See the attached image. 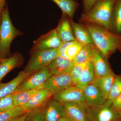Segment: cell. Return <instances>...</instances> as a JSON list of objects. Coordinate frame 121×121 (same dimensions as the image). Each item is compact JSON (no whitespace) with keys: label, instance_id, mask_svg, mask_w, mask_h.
Listing matches in <instances>:
<instances>
[{"label":"cell","instance_id":"cell-1","mask_svg":"<svg viewBox=\"0 0 121 121\" xmlns=\"http://www.w3.org/2000/svg\"><path fill=\"white\" fill-rule=\"evenodd\" d=\"M89 31L93 43L107 60L116 52L121 53V35L90 23H82Z\"/></svg>","mask_w":121,"mask_h":121},{"label":"cell","instance_id":"cell-2","mask_svg":"<svg viewBox=\"0 0 121 121\" xmlns=\"http://www.w3.org/2000/svg\"><path fill=\"white\" fill-rule=\"evenodd\" d=\"M116 1L99 0L90 11L82 14L79 22L95 24L112 31V15Z\"/></svg>","mask_w":121,"mask_h":121},{"label":"cell","instance_id":"cell-3","mask_svg":"<svg viewBox=\"0 0 121 121\" xmlns=\"http://www.w3.org/2000/svg\"><path fill=\"white\" fill-rule=\"evenodd\" d=\"M21 33L15 28L11 22L8 9L5 8L2 12L0 24V58H6L10 50L12 42Z\"/></svg>","mask_w":121,"mask_h":121},{"label":"cell","instance_id":"cell-4","mask_svg":"<svg viewBox=\"0 0 121 121\" xmlns=\"http://www.w3.org/2000/svg\"><path fill=\"white\" fill-rule=\"evenodd\" d=\"M86 112L87 121H117L121 118L118 112L112 107V101L108 100L98 106H86Z\"/></svg>","mask_w":121,"mask_h":121},{"label":"cell","instance_id":"cell-5","mask_svg":"<svg viewBox=\"0 0 121 121\" xmlns=\"http://www.w3.org/2000/svg\"><path fill=\"white\" fill-rule=\"evenodd\" d=\"M58 56L57 49L35 50L24 71L27 72H35L44 68L48 67Z\"/></svg>","mask_w":121,"mask_h":121},{"label":"cell","instance_id":"cell-6","mask_svg":"<svg viewBox=\"0 0 121 121\" xmlns=\"http://www.w3.org/2000/svg\"><path fill=\"white\" fill-rule=\"evenodd\" d=\"M52 75L48 67L40 69L26 78L17 87L15 93L42 89L45 82Z\"/></svg>","mask_w":121,"mask_h":121},{"label":"cell","instance_id":"cell-7","mask_svg":"<svg viewBox=\"0 0 121 121\" xmlns=\"http://www.w3.org/2000/svg\"><path fill=\"white\" fill-rule=\"evenodd\" d=\"M73 85L70 74H65L52 76L44 84L43 88L53 95Z\"/></svg>","mask_w":121,"mask_h":121},{"label":"cell","instance_id":"cell-8","mask_svg":"<svg viewBox=\"0 0 121 121\" xmlns=\"http://www.w3.org/2000/svg\"><path fill=\"white\" fill-rule=\"evenodd\" d=\"M83 89L78 85H73L53 95V99L62 103L76 102L85 103Z\"/></svg>","mask_w":121,"mask_h":121},{"label":"cell","instance_id":"cell-9","mask_svg":"<svg viewBox=\"0 0 121 121\" xmlns=\"http://www.w3.org/2000/svg\"><path fill=\"white\" fill-rule=\"evenodd\" d=\"M53 96L50 91L42 88L39 89L26 104L21 107L25 112L44 107Z\"/></svg>","mask_w":121,"mask_h":121},{"label":"cell","instance_id":"cell-10","mask_svg":"<svg viewBox=\"0 0 121 121\" xmlns=\"http://www.w3.org/2000/svg\"><path fill=\"white\" fill-rule=\"evenodd\" d=\"M83 90L85 102L87 106H98L103 105L107 101L94 82L88 84L84 87Z\"/></svg>","mask_w":121,"mask_h":121},{"label":"cell","instance_id":"cell-11","mask_svg":"<svg viewBox=\"0 0 121 121\" xmlns=\"http://www.w3.org/2000/svg\"><path fill=\"white\" fill-rule=\"evenodd\" d=\"M43 109L45 121H60L66 117L63 103L53 99L49 101Z\"/></svg>","mask_w":121,"mask_h":121},{"label":"cell","instance_id":"cell-12","mask_svg":"<svg viewBox=\"0 0 121 121\" xmlns=\"http://www.w3.org/2000/svg\"><path fill=\"white\" fill-rule=\"evenodd\" d=\"M62 43L58 35L56 29H55L35 41V50L57 49Z\"/></svg>","mask_w":121,"mask_h":121},{"label":"cell","instance_id":"cell-13","mask_svg":"<svg viewBox=\"0 0 121 121\" xmlns=\"http://www.w3.org/2000/svg\"><path fill=\"white\" fill-rule=\"evenodd\" d=\"M66 117L74 121H87L86 105L83 103L70 102L62 103Z\"/></svg>","mask_w":121,"mask_h":121},{"label":"cell","instance_id":"cell-14","mask_svg":"<svg viewBox=\"0 0 121 121\" xmlns=\"http://www.w3.org/2000/svg\"><path fill=\"white\" fill-rule=\"evenodd\" d=\"M90 61L94 66L95 78H101L112 71L108 60L104 57L98 50L96 51Z\"/></svg>","mask_w":121,"mask_h":121},{"label":"cell","instance_id":"cell-15","mask_svg":"<svg viewBox=\"0 0 121 121\" xmlns=\"http://www.w3.org/2000/svg\"><path fill=\"white\" fill-rule=\"evenodd\" d=\"M34 72L23 71L15 78L7 83H0V99L14 94L20 84L27 77Z\"/></svg>","mask_w":121,"mask_h":121},{"label":"cell","instance_id":"cell-16","mask_svg":"<svg viewBox=\"0 0 121 121\" xmlns=\"http://www.w3.org/2000/svg\"><path fill=\"white\" fill-rule=\"evenodd\" d=\"M83 46L75 40L62 42L57 48L58 56L72 61Z\"/></svg>","mask_w":121,"mask_h":121},{"label":"cell","instance_id":"cell-17","mask_svg":"<svg viewBox=\"0 0 121 121\" xmlns=\"http://www.w3.org/2000/svg\"><path fill=\"white\" fill-rule=\"evenodd\" d=\"M74 65L72 61L58 56L48 67L52 75H58L70 73Z\"/></svg>","mask_w":121,"mask_h":121},{"label":"cell","instance_id":"cell-18","mask_svg":"<svg viewBox=\"0 0 121 121\" xmlns=\"http://www.w3.org/2000/svg\"><path fill=\"white\" fill-rule=\"evenodd\" d=\"M71 20L66 15L63 14L62 19L56 28L58 35L62 42L75 40L71 24Z\"/></svg>","mask_w":121,"mask_h":121},{"label":"cell","instance_id":"cell-19","mask_svg":"<svg viewBox=\"0 0 121 121\" xmlns=\"http://www.w3.org/2000/svg\"><path fill=\"white\" fill-rule=\"evenodd\" d=\"M70 23L75 40L83 46L94 43L90 34L82 24L76 23L71 19Z\"/></svg>","mask_w":121,"mask_h":121},{"label":"cell","instance_id":"cell-20","mask_svg":"<svg viewBox=\"0 0 121 121\" xmlns=\"http://www.w3.org/2000/svg\"><path fill=\"white\" fill-rule=\"evenodd\" d=\"M116 75L112 71L104 76L95 79L93 82L98 87L107 100Z\"/></svg>","mask_w":121,"mask_h":121},{"label":"cell","instance_id":"cell-21","mask_svg":"<svg viewBox=\"0 0 121 121\" xmlns=\"http://www.w3.org/2000/svg\"><path fill=\"white\" fill-rule=\"evenodd\" d=\"M21 62V57L15 54L11 57L3 59L0 63V82L3 78L12 70L17 67Z\"/></svg>","mask_w":121,"mask_h":121},{"label":"cell","instance_id":"cell-22","mask_svg":"<svg viewBox=\"0 0 121 121\" xmlns=\"http://www.w3.org/2000/svg\"><path fill=\"white\" fill-rule=\"evenodd\" d=\"M98 50L94 43L84 45L72 62L74 64H78L91 60Z\"/></svg>","mask_w":121,"mask_h":121},{"label":"cell","instance_id":"cell-23","mask_svg":"<svg viewBox=\"0 0 121 121\" xmlns=\"http://www.w3.org/2000/svg\"><path fill=\"white\" fill-rule=\"evenodd\" d=\"M59 7L63 14L66 15L72 20L79 4L76 0H51Z\"/></svg>","mask_w":121,"mask_h":121},{"label":"cell","instance_id":"cell-24","mask_svg":"<svg viewBox=\"0 0 121 121\" xmlns=\"http://www.w3.org/2000/svg\"><path fill=\"white\" fill-rule=\"evenodd\" d=\"M95 78V74L94 66L92 62L89 60L76 85L84 89L85 87L93 82Z\"/></svg>","mask_w":121,"mask_h":121},{"label":"cell","instance_id":"cell-25","mask_svg":"<svg viewBox=\"0 0 121 121\" xmlns=\"http://www.w3.org/2000/svg\"><path fill=\"white\" fill-rule=\"evenodd\" d=\"M112 31L121 35V0H117L113 9L112 18Z\"/></svg>","mask_w":121,"mask_h":121},{"label":"cell","instance_id":"cell-26","mask_svg":"<svg viewBox=\"0 0 121 121\" xmlns=\"http://www.w3.org/2000/svg\"><path fill=\"white\" fill-rule=\"evenodd\" d=\"M39 90L35 89L14 93L13 101L15 107H22L26 104Z\"/></svg>","mask_w":121,"mask_h":121},{"label":"cell","instance_id":"cell-27","mask_svg":"<svg viewBox=\"0 0 121 121\" xmlns=\"http://www.w3.org/2000/svg\"><path fill=\"white\" fill-rule=\"evenodd\" d=\"M27 112L21 107H16L10 110L0 113V121H8L13 118Z\"/></svg>","mask_w":121,"mask_h":121},{"label":"cell","instance_id":"cell-28","mask_svg":"<svg viewBox=\"0 0 121 121\" xmlns=\"http://www.w3.org/2000/svg\"><path fill=\"white\" fill-rule=\"evenodd\" d=\"M121 94V75H116L107 100L112 101Z\"/></svg>","mask_w":121,"mask_h":121},{"label":"cell","instance_id":"cell-29","mask_svg":"<svg viewBox=\"0 0 121 121\" xmlns=\"http://www.w3.org/2000/svg\"><path fill=\"white\" fill-rule=\"evenodd\" d=\"M81 63L74 64L70 74L73 85L78 84L84 68L86 67L87 62Z\"/></svg>","mask_w":121,"mask_h":121},{"label":"cell","instance_id":"cell-30","mask_svg":"<svg viewBox=\"0 0 121 121\" xmlns=\"http://www.w3.org/2000/svg\"><path fill=\"white\" fill-rule=\"evenodd\" d=\"M13 94L0 99V113L10 110L15 108L13 104Z\"/></svg>","mask_w":121,"mask_h":121},{"label":"cell","instance_id":"cell-31","mask_svg":"<svg viewBox=\"0 0 121 121\" xmlns=\"http://www.w3.org/2000/svg\"><path fill=\"white\" fill-rule=\"evenodd\" d=\"M43 107L29 111L25 121H45Z\"/></svg>","mask_w":121,"mask_h":121},{"label":"cell","instance_id":"cell-32","mask_svg":"<svg viewBox=\"0 0 121 121\" xmlns=\"http://www.w3.org/2000/svg\"><path fill=\"white\" fill-rule=\"evenodd\" d=\"M99 0H82L83 4V13L87 12L92 8Z\"/></svg>","mask_w":121,"mask_h":121},{"label":"cell","instance_id":"cell-33","mask_svg":"<svg viewBox=\"0 0 121 121\" xmlns=\"http://www.w3.org/2000/svg\"><path fill=\"white\" fill-rule=\"evenodd\" d=\"M112 105L115 110L121 111V94L112 101Z\"/></svg>","mask_w":121,"mask_h":121},{"label":"cell","instance_id":"cell-34","mask_svg":"<svg viewBox=\"0 0 121 121\" xmlns=\"http://www.w3.org/2000/svg\"><path fill=\"white\" fill-rule=\"evenodd\" d=\"M29 112L24 113L23 114L13 118L9 120L8 121H25Z\"/></svg>","mask_w":121,"mask_h":121},{"label":"cell","instance_id":"cell-35","mask_svg":"<svg viewBox=\"0 0 121 121\" xmlns=\"http://www.w3.org/2000/svg\"><path fill=\"white\" fill-rule=\"evenodd\" d=\"M5 0H0V11L3 12L5 9Z\"/></svg>","mask_w":121,"mask_h":121},{"label":"cell","instance_id":"cell-36","mask_svg":"<svg viewBox=\"0 0 121 121\" xmlns=\"http://www.w3.org/2000/svg\"><path fill=\"white\" fill-rule=\"evenodd\" d=\"M60 121H74L73 120L70 119L68 117H65L63 119H62Z\"/></svg>","mask_w":121,"mask_h":121},{"label":"cell","instance_id":"cell-37","mask_svg":"<svg viewBox=\"0 0 121 121\" xmlns=\"http://www.w3.org/2000/svg\"><path fill=\"white\" fill-rule=\"evenodd\" d=\"M2 12V11H0V24L1 21Z\"/></svg>","mask_w":121,"mask_h":121},{"label":"cell","instance_id":"cell-38","mask_svg":"<svg viewBox=\"0 0 121 121\" xmlns=\"http://www.w3.org/2000/svg\"><path fill=\"white\" fill-rule=\"evenodd\" d=\"M118 112H119V115H120V117H121V111H119Z\"/></svg>","mask_w":121,"mask_h":121},{"label":"cell","instance_id":"cell-39","mask_svg":"<svg viewBox=\"0 0 121 121\" xmlns=\"http://www.w3.org/2000/svg\"><path fill=\"white\" fill-rule=\"evenodd\" d=\"M2 60H3V59H1L0 58V63L1 62V61H2Z\"/></svg>","mask_w":121,"mask_h":121},{"label":"cell","instance_id":"cell-40","mask_svg":"<svg viewBox=\"0 0 121 121\" xmlns=\"http://www.w3.org/2000/svg\"><path fill=\"white\" fill-rule=\"evenodd\" d=\"M117 121H121V118H119V119H118V120Z\"/></svg>","mask_w":121,"mask_h":121}]
</instances>
